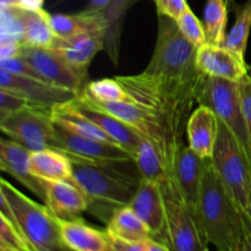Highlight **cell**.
I'll return each mask as SVG.
<instances>
[{
	"mask_svg": "<svg viewBox=\"0 0 251 251\" xmlns=\"http://www.w3.org/2000/svg\"><path fill=\"white\" fill-rule=\"evenodd\" d=\"M242 109L251 144V71L239 82Z\"/></svg>",
	"mask_w": 251,
	"mask_h": 251,
	"instance_id": "35",
	"label": "cell"
},
{
	"mask_svg": "<svg viewBox=\"0 0 251 251\" xmlns=\"http://www.w3.org/2000/svg\"><path fill=\"white\" fill-rule=\"evenodd\" d=\"M234 10L237 19L227 33L223 46L232 49L239 55L245 56L251 29V0H247L242 5H234Z\"/></svg>",
	"mask_w": 251,
	"mask_h": 251,
	"instance_id": "29",
	"label": "cell"
},
{
	"mask_svg": "<svg viewBox=\"0 0 251 251\" xmlns=\"http://www.w3.org/2000/svg\"><path fill=\"white\" fill-rule=\"evenodd\" d=\"M154 4L157 14L164 15L174 21H176L189 6L186 0H154Z\"/></svg>",
	"mask_w": 251,
	"mask_h": 251,
	"instance_id": "34",
	"label": "cell"
},
{
	"mask_svg": "<svg viewBox=\"0 0 251 251\" xmlns=\"http://www.w3.org/2000/svg\"><path fill=\"white\" fill-rule=\"evenodd\" d=\"M207 159L201 158L191 150L189 145H184L174 159L172 176L189 205L198 211L201 185Z\"/></svg>",
	"mask_w": 251,
	"mask_h": 251,
	"instance_id": "16",
	"label": "cell"
},
{
	"mask_svg": "<svg viewBox=\"0 0 251 251\" xmlns=\"http://www.w3.org/2000/svg\"><path fill=\"white\" fill-rule=\"evenodd\" d=\"M176 25H178L179 29H180L181 34L190 42L196 49L202 47L203 44L207 43V37H206L205 26L202 22L199 20L190 9V6L186 7L184 14L176 20Z\"/></svg>",
	"mask_w": 251,
	"mask_h": 251,
	"instance_id": "31",
	"label": "cell"
},
{
	"mask_svg": "<svg viewBox=\"0 0 251 251\" xmlns=\"http://www.w3.org/2000/svg\"><path fill=\"white\" fill-rule=\"evenodd\" d=\"M159 184L164 202L163 244L171 251L210 250L198 211L189 205L173 176Z\"/></svg>",
	"mask_w": 251,
	"mask_h": 251,
	"instance_id": "6",
	"label": "cell"
},
{
	"mask_svg": "<svg viewBox=\"0 0 251 251\" xmlns=\"http://www.w3.org/2000/svg\"><path fill=\"white\" fill-rule=\"evenodd\" d=\"M250 205H251V196H250Z\"/></svg>",
	"mask_w": 251,
	"mask_h": 251,
	"instance_id": "43",
	"label": "cell"
},
{
	"mask_svg": "<svg viewBox=\"0 0 251 251\" xmlns=\"http://www.w3.org/2000/svg\"><path fill=\"white\" fill-rule=\"evenodd\" d=\"M196 66L203 75L240 82L250 68L245 56L239 55L225 46L206 43L196 51Z\"/></svg>",
	"mask_w": 251,
	"mask_h": 251,
	"instance_id": "13",
	"label": "cell"
},
{
	"mask_svg": "<svg viewBox=\"0 0 251 251\" xmlns=\"http://www.w3.org/2000/svg\"><path fill=\"white\" fill-rule=\"evenodd\" d=\"M198 49L181 34L174 20L158 14V32L153 54L145 73L180 81H199L203 76L196 66Z\"/></svg>",
	"mask_w": 251,
	"mask_h": 251,
	"instance_id": "5",
	"label": "cell"
},
{
	"mask_svg": "<svg viewBox=\"0 0 251 251\" xmlns=\"http://www.w3.org/2000/svg\"><path fill=\"white\" fill-rule=\"evenodd\" d=\"M0 248L14 251H32L14 222L0 213Z\"/></svg>",
	"mask_w": 251,
	"mask_h": 251,
	"instance_id": "32",
	"label": "cell"
},
{
	"mask_svg": "<svg viewBox=\"0 0 251 251\" xmlns=\"http://www.w3.org/2000/svg\"><path fill=\"white\" fill-rule=\"evenodd\" d=\"M117 80L130 100L144 112V137L156 146L172 176L176 153L185 145L184 135L194 104L198 103L201 80L180 81L145 71L137 75L117 76Z\"/></svg>",
	"mask_w": 251,
	"mask_h": 251,
	"instance_id": "1",
	"label": "cell"
},
{
	"mask_svg": "<svg viewBox=\"0 0 251 251\" xmlns=\"http://www.w3.org/2000/svg\"><path fill=\"white\" fill-rule=\"evenodd\" d=\"M50 48L55 49L69 63L83 73H88V66L100 50H104V34L88 32L70 39L56 37Z\"/></svg>",
	"mask_w": 251,
	"mask_h": 251,
	"instance_id": "20",
	"label": "cell"
},
{
	"mask_svg": "<svg viewBox=\"0 0 251 251\" xmlns=\"http://www.w3.org/2000/svg\"><path fill=\"white\" fill-rule=\"evenodd\" d=\"M31 151L10 139L0 140V168L36 194L44 202L46 181L33 176L29 167Z\"/></svg>",
	"mask_w": 251,
	"mask_h": 251,
	"instance_id": "15",
	"label": "cell"
},
{
	"mask_svg": "<svg viewBox=\"0 0 251 251\" xmlns=\"http://www.w3.org/2000/svg\"><path fill=\"white\" fill-rule=\"evenodd\" d=\"M44 0H1V6H16L26 10L43 9Z\"/></svg>",
	"mask_w": 251,
	"mask_h": 251,
	"instance_id": "36",
	"label": "cell"
},
{
	"mask_svg": "<svg viewBox=\"0 0 251 251\" xmlns=\"http://www.w3.org/2000/svg\"><path fill=\"white\" fill-rule=\"evenodd\" d=\"M74 103L76 107L83 113L87 118H90L100 129H102L110 139L118 145L126 150L132 156L135 161V156H136L137 149L140 146L142 136L137 134L132 127L126 125L125 123L120 122L113 115L107 114V113L102 112L100 109L91 107V105L85 104L77 98H74Z\"/></svg>",
	"mask_w": 251,
	"mask_h": 251,
	"instance_id": "21",
	"label": "cell"
},
{
	"mask_svg": "<svg viewBox=\"0 0 251 251\" xmlns=\"http://www.w3.org/2000/svg\"><path fill=\"white\" fill-rule=\"evenodd\" d=\"M47 207L61 220H77L87 211L88 202L83 191L74 180L46 181Z\"/></svg>",
	"mask_w": 251,
	"mask_h": 251,
	"instance_id": "18",
	"label": "cell"
},
{
	"mask_svg": "<svg viewBox=\"0 0 251 251\" xmlns=\"http://www.w3.org/2000/svg\"><path fill=\"white\" fill-rule=\"evenodd\" d=\"M135 163L142 179L162 183L171 176L158 150L149 139L145 137L141 139L137 149Z\"/></svg>",
	"mask_w": 251,
	"mask_h": 251,
	"instance_id": "27",
	"label": "cell"
},
{
	"mask_svg": "<svg viewBox=\"0 0 251 251\" xmlns=\"http://www.w3.org/2000/svg\"><path fill=\"white\" fill-rule=\"evenodd\" d=\"M51 149L64 152L73 159L95 163L134 161L131 154L120 145L80 136L59 125H56L55 137Z\"/></svg>",
	"mask_w": 251,
	"mask_h": 251,
	"instance_id": "11",
	"label": "cell"
},
{
	"mask_svg": "<svg viewBox=\"0 0 251 251\" xmlns=\"http://www.w3.org/2000/svg\"><path fill=\"white\" fill-rule=\"evenodd\" d=\"M198 215L208 243L216 250L237 249L244 233V218L211 159L206 161Z\"/></svg>",
	"mask_w": 251,
	"mask_h": 251,
	"instance_id": "3",
	"label": "cell"
},
{
	"mask_svg": "<svg viewBox=\"0 0 251 251\" xmlns=\"http://www.w3.org/2000/svg\"><path fill=\"white\" fill-rule=\"evenodd\" d=\"M32 105L34 104L28 102L26 98L21 97V96L16 95L14 92L4 90V88H0V119L11 114V113L21 110L24 108L32 107Z\"/></svg>",
	"mask_w": 251,
	"mask_h": 251,
	"instance_id": "33",
	"label": "cell"
},
{
	"mask_svg": "<svg viewBox=\"0 0 251 251\" xmlns=\"http://www.w3.org/2000/svg\"><path fill=\"white\" fill-rule=\"evenodd\" d=\"M211 161L226 189L239 207L244 222L251 226L250 161L234 134L221 120Z\"/></svg>",
	"mask_w": 251,
	"mask_h": 251,
	"instance_id": "7",
	"label": "cell"
},
{
	"mask_svg": "<svg viewBox=\"0 0 251 251\" xmlns=\"http://www.w3.org/2000/svg\"><path fill=\"white\" fill-rule=\"evenodd\" d=\"M50 114L55 125L64 127L73 134L88 137V139L98 140V141L114 142L102 129H100L90 118L86 117L76 107L74 100L51 107ZM114 144H117V142H114Z\"/></svg>",
	"mask_w": 251,
	"mask_h": 251,
	"instance_id": "23",
	"label": "cell"
},
{
	"mask_svg": "<svg viewBox=\"0 0 251 251\" xmlns=\"http://www.w3.org/2000/svg\"><path fill=\"white\" fill-rule=\"evenodd\" d=\"M21 56L47 82L71 91L78 96L88 83V73L78 70L71 65L63 55L53 48L24 47Z\"/></svg>",
	"mask_w": 251,
	"mask_h": 251,
	"instance_id": "10",
	"label": "cell"
},
{
	"mask_svg": "<svg viewBox=\"0 0 251 251\" xmlns=\"http://www.w3.org/2000/svg\"><path fill=\"white\" fill-rule=\"evenodd\" d=\"M198 103L212 109L218 119L227 125L244 149L251 166V144L243 115L239 82L203 75Z\"/></svg>",
	"mask_w": 251,
	"mask_h": 251,
	"instance_id": "8",
	"label": "cell"
},
{
	"mask_svg": "<svg viewBox=\"0 0 251 251\" xmlns=\"http://www.w3.org/2000/svg\"><path fill=\"white\" fill-rule=\"evenodd\" d=\"M70 159L73 180L87 199V212L108 223L118 210L130 205L141 181L140 172L132 173L127 168L135 161L95 163Z\"/></svg>",
	"mask_w": 251,
	"mask_h": 251,
	"instance_id": "2",
	"label": "cell"
},
{
	"mask_svg": "<svg viewBox=\"0 0 251 251\" xmlns=\"http://www.w3.org/2000/svg\"><path fill=\"white\" fill-rule=\"evenodd\" d=\"M208 251H211V250H208Z\"/></svg>",
	"mask_w": 251,
	"mask_h": 251,
	"instance_id": "44",
	"label": "cell"
},
{
	"mask_svg": "<svg viewBox=\"0 0 251 251\" xmlns=\"http://www.w3.org/2000/svg\"><path fill=\"white\" fill-rule=\"evenodd\" d=\"M113 244H114L115 251H147V242L145 243H130L124 240L113 238Z\"/></svg>",
	"mask_w": 251,
	"mask_h": 251,
	"instance_id": "37",
	"label": "cell"
},
{
	"mask_svg": "<svg viewBox=\"0 0 251 251\" xmlns=\"http://www.w3.org/2000/svg\"><path fill=\"white\" fill-rule=\"evenodd\" d=\"M55 222L61 240L69 249L74 251H115L109 233L90 226L82 218L61 220L55 217Z\"/></svg>",
	"mask_w": 251,
	"mask_h": 251,
	"instance_id": "17",
	"label": "cell"
},
{
	"mask_svg": "<svg viewBox=\"0 0 251 251\" xmlns=\"http://www.w3.org/2000/svg\"><path fill=\"white\" fill-rule=\"evenodd\" d=\"M234 251H251V226L244 222V233L242 240Z\"/></svg>",
	"mask_w": 251,
	"mask_h": 251,
	"instance_id": "38",
	"label": "cell"
},
{
	"mask_svg": "<svg viewBox=\"0 0 251 251\" xmlns=\"http://www.w3.org/2000/svg\"><path fill=\"white\" fill-rule=\"evenodd\" d=\"M29 167L33 176L44 181L73 180V162L55 149L31 152Z\"/></svg>",
	"mask_w": 251,
	"mask_h": 251,
	"instance_id": "24",
	"label": "cell"
},
{
	"mask_svg": "<svg viewBox=\"0 0 251 251\" xmlns=\"http://www.w3.org/2000/svg\"><path fill=\"white\" fill-rule=\"evenodd\" d=\"M110 1L112 0H90V6L87 9L93 10V11H102Z\"/></svg>",
	"mask_w": 251,
	"mask_h": 251,
	"instance_id": "40",
	"label": "cell"
},
{
	"mask_svg": "<svg viewBox=\"0 0 251 251\" xmlns=\"http://www.w3.org/2000/svg\"><path fill=\"white\" fill-rule=\"evenodd\" d=\"M82 93L100 103L130 100L129 95L124 90L122 83L117 80V77L91 81L87 83Z\"/></svg>",
	"mask_w": 251,
	"mask_h": 251,
	"instance_id": "30",
	"label": "cell"
},
{
	"mask_svg": "<svg viewBox=\"0 0 251 251\" xmlns=\"http://www.w3.org/2000/svg\"><path fill=\"white\" fill-rule=\"evenodd\" d=\"M218 126L220 120L217 115L206 105L199 104L191 113L186 126L188 145L201 158H212L218 136Z\"/></svg>",
	"mask_w": 251,
	"mask_h": 251,
	"instance_id": "19",
	"label": "cell"
},
{
	"mask_svg": "<svg viewBox=\"0 0 251 251\" xmlns=\"http://www.w3.org/2000/svg\"><path fill=\"white\" fill-rule=\"evenodd\" d=\"M24 28V44L33 48H50L56 36L50 24V14L44 9L26 10L10 6Z\"/></svg>",
	"mask_w": 251,
	"mask_h": 251,
	"instance_id": "22",
	"label": "cell"
},
{
	"mask_svg": "<svg viewBox=\"0 0 251 251\" xmlns=\"http://www.w3.org/2000/svg\"><path fill=\"white\" fill-rule=\"evenodd\" d=\"M56 251H74V250H71V249H69L68 247H65V245H63V247L60 248V249H58Z\"/></svg>",
	"mask_w": 251,
	"mask_h": 251,
	"instance_id": "41",
	"label": "cell"
},
{
	"mask_svg": "<svg viewBox=\"0 0 251 251\" xmlns=\"http://www.w3.org/2000/svg\"><path fill=\"white\" fill-rule=\"evenodd\" d=\"M228 1L229 0H206L202 24L207 43L216 46L225 44L227 37Z\"/></svg>",
	"mask_w": 251,
	"mask_h": 251,
	"instance_id": "28",
	"label": "cell"
},
{
	"mask_svg": "<svg viewBox=\"0 0 251 251\" xmlns=\"http://www.w3.org/2000/svg\"><path fill=\"white\" fill-rule=\"evenodd\" d=\"M105 230L110 237L124 242L145 243L152 239L149 227L130 206L118 210L107 223Z\"/></svg>",
	"mask_w": 251,
	"mask_h": 251,
	"instance_id": "26",
	"label": "cell"
},
{
	"mask_svg": "<svg viewBox=\"0 0 251 251\" xmlns=\"http://www.w3.org/2000/svg\"><path fill=\"white\" fill-rule=\"evenodd\" d=\"M0 88L26 98L32 104L46 108H51L77 97L71 91L47 82L42 78L17 75L4 69H0Z\"/></svg>",
	"mask_w": 251,
	"mask_h": 251,
	"instance_id": "12",
	"label": "cell"
},
{
	"mask_svg": "<svg viewBox=\"0 0 251 251\" xmlns=\"http://www.w3.org/2000/svg\"><path fill=\"white\" fill-rule=\"evenodd\" d=\"M137 0H112L102 10L105 20L104 51L115 66L119 65L120 42L125 15Z\"/></svg>",
	"mask_w": 251,
	"mask_h": 251,
	"instance_id": "25",
	"label": "cell"
},
{
	"mask_svg": "<svg viewBox=\"0 0 251 251\" xmlns=\"http://www.w3.org/2000/svg\"><path fill=\"white\" fill-rule=\"evenodd\" d=\"M0 213L9 218L32 251H56L64 245L55 217L6 179L0 180Z\"/></svg>",
	"mask_w": 251,
	"mask_h": 251,
	"instance_id": "4",
	"label": "cell"
},
{
	"mask_svg": "<svg viewBox=\"0 0 251 251\" xmlns=\"http://www.w3.org/2000/svg\"><path fill=\"white\" fill-rule=\"evenodd\" d=\"M50 109L32 105L11 113L0 119L1 131L31 152L51 149L56 125L51 119Z\"/></svg>",
	"mask_w": 251,
	"mask_h": 251,
	"instance_id": "9",
	"label": "cell"
},
{
	"mask_svg": "<svg viewBox=\"0 0 251 251\" xmlns=\"http://www.w3.org/2000/svg\"><path fill=\"white\" fill-rule=\"evenodd\" d=\"M147 251H171V249L166 244H163V243L150 239L147 242Z\"/></svg>",
	"mask_w": 251,
	"mask_h": 251,
	"instance_id": "39",
	"label": "cell"
},
{
	"mask_svg": "<svg viewBox=\"0 0 251 251\" xmlns=\"http://www.w3.org/2000/svg\"><path fill=\"white\" fill-rule=\"evenodd\" d=\"M0 251H14V250H9V249H4V248H0Z\"/></svg>",
	"mask_w": 251,
	"mask_h": 251,
	"instance_id": "42",
	"label": "cell"
},
{
	"mask_svg": "<svg viewBox=\"0 0 251 251\" xmlns=\"http://www.w3.org/2000/svg\"><path fill=\"white\" fill-rule=\"evenodd\" d=\"M129 206L149 227L152 239L163 243L164 202L161 184L141 178L136 194Z\"/></svg>",
	"mask_w": 251,
	"mask_h": 251,
	"instance_id": "14",
	"label": "cell"
}]
</instances>
